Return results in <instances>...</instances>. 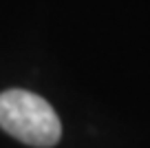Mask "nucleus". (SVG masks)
Returning <instances> with one entry per match:
<instances>
[{
  "label": "nucleus",
  "instance_id": "f257e3e1",
  "mask_svg": "<svg viewBox=\"0 0 150 148\" xmlns=\"http://www.w3.org/2000/svg\"><path fill=\"white\" fill-rule=\"evenodd\" d=\"M0 128L35 148H51L62 137V124L53 106L24 88L0 93Z\"/></svg>",
  "mask_w": 150,
  "mask_h": 148
}]
</instances>
